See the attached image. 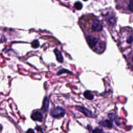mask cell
Returning a JSON list of instances; mask_svg holds the SVG:
<instances>
[{
	"label": "cell",
	"mask_w": 133,
	"mask_h": 133,
	"mask_svg": "<svg viewBox=\"0 0 133 133\" xmlns=\"http://www.w3.org/2000/svg\"><path fill=\"white\" fill-rule=\"evenodd\" d=\"M31 46L33 48H37L39 46V43L38 41L35 39L34 41H33L32 43H31Z\"/></svg>",
	"instance_id": "4fadbf2b"
},
{
	"label": "cell",
	"mask_w": 133,
	"mask_h": 133,
	"mask_svg": "<svg viewBox=\"0 0 133 133\" xmlns=\"http://www.w3.org/2000/svg\"><path fill=\"white\" fill-rule=\"evenodd\" d=\"M126 58L129 69L133 72V49L126 55Z\"/></svg>",
	"instance_id": "8992f818"
},
{
	"label": "cell",
	"mask_w": 133,
	"mask_h": 133,
	"mask_svg": "<svg viewBox=\"0 0 133 133\" xmlns=\"http://www.w3.org/2000/svg\"><path fill=\"white\" fill-rule=\"evenodd\" d=\"M26 133H35L34 129H32V128H29L26 131Z\"/></svg>",
	"instance_id": "9a60e30c"
},
{
	"label": "cell",
	"mask_w": 133,
	"mask_h": 133,
	"mask_svg": "<svg viewBox=\"0 0 133 133\" xmlns=\"http://www.w3.org/2000/svg\"><path fill=\"white\" fill-rule=\"evenodd\" d=\"M118 44L120 50L124 51L133 47V30L129 26L123 27L118 33Z\"/></svg>",
	"instance_id": "6da1fadb"
},
{
	"label": "cell",
	"mask_w": 133,
	"mask_h": 133,
	"mask_svg": "<svg viewBox=\"0 0 133 133\" xmlns=\"http://www.w3.org/2000/svg\"><path fill=\"white\" fill-rule=\"evenodd\" d=\"M83 95L84 97L87 100H91L94 98V94L90 90H86L85 91H84Z\"/></svg>",
	"instance_id": "30bf717a"
},
{
	"label": "cell",
	"mask_w": 133,
	"mask_h": 133,
	"mask_svg": "<svg viewBox=\"0 0 133 133\" xmlns=\"http://www.w3.org/2000/svg\"><path fill=\"white\" fill-rule=\"evenodd\" d=\"M49 100L48 98L46 96H45L43 99L42 107L41 108V110L43 112V113H45L48 111L49 108Z\"/></svg>",
	"instance_id": "ba28073f"
},
{
	"label": "cell",
	"mask_w": 133,
	"mask_h": 133,
	"mask_svg": "<svg viewBox=\"0 0 133 133\" xmlns=\"http://www.w3.org/2000/svg\"><path fill=\"white\" fill-rule=\"evenodd\" d=\"M75 108L77 110L81 112L82 113H83L86 117H89V118L95 117V116H94V114H92V112L90 110L85 108L84 107L81 106V105H76L75 107Z\"/></svg>",
	"instance_id": "5b68a950"
},
{
	"label": "cell",
	"mask_w": 133,
	"mask_h": 133,
	"mask_svg": "<svg viewBox=\"0 0 133 133\" xmlns=\"http://www.w3.org/2000/svg\"><path fill=\"white\" fill-rule=\"evenodd\" d=\"M55 52L56 54V57H57V59L58 61L60 62H62L63 61V57H62V55H61V53L60 52V51L57 50V49H55Z\"/></svg>",
	"instance_id": "8fae6325"
},
{
	"label": "cell",
	"mask_w": 133,
	"mask_h": 133,
	"mask_svg": "<svg viewBox=\"0 0 133 133\" xmlns=\"http://www.w3.org/2000/svg\"><path fill=\"white\" fill-rule=\"evenodd\" d=\"M83 1H87V0H83Z\"/></svg>",
	"instance_id": "e0dca14e"
},
{
	"label": "cell",
	"mask_w": 133,
	"mask_h": 133,
	"mask_svg": "<svg viewBox=\"0 0 133 133\" xmlns=\"http://www.w3.org/2000/svg\"><path fill=\"white\" fill-rule=\"evenodd\" d=\"M92 133H104L102 129L99 128L98 127H96L95 129L92 130Z\"/></svg>",
	"instance_id": "5bb4252c"
},
{
	"label": "cell",
	"mask_w": 133,
	"mask_h": 133,
	"mask_svg": "<svg viewBox=\"0 0 133 133\" xmlns=\"http://www.w3.org/2000/svg\"><path fill=\"white\" fill-rule=\"evenodd\" d=\"M35 129H36L37 130H40L41 132H42L43 133V130H42V129L41 128V127L40 126H36V127H35Z\"/></svg>",
	"instance_id": "2e32d148"
},
{
	"label": "cell",
	"mask_w": 133,
	"mask_h": 133,
	"mask_svg": "<svg viewBox=\"0 0 133 133\" xmlns=\"http://www.w3.org/2000/svg\"><path fill=\"white\" fill-rule=\"evenodd\" d=\"M98 124L102 127H107L108 128H111L113 126L112 122L109 119H105L104 121H101L99 122Z\"/></svg>",
	"instance_id": "9c48e42d"
},
{
	"label": "cell",
	"mask_w": 133,
	"mask_h": 133,
	"mask_svg": "<svg viewBox=\"0 0 133 133\" xmlns=\"http://www.w3.org/2000/svg\"><path fill=\"white\" fill-rule=\"evenodd\" d=\"M65 114V110L60 106H57L52 108L50 111V115L52 117L56 118L63 117Z\"/></svg>",
	"instance_id": "277c9868"
},
{
	"label": "cell",
	"mask_w": 133,
	"mask_h": 133,
	"mask_svg": "<svg viewBox=\"0 0 133 133\" xmlns=\"http://www.w3.org/2000/svg\"><path fill=\"white\" fill-rule=\"evenodd\" d=\"M31 118L33 121L42 122L43 119V116L41 112L38 111H36V112H33L31 114Z\"/></svg>",
	"instance_id": "52a82bcc"
},
{
	"label": "cell",
	"mask_w": 133,
	"mask_h": 133,
	"mask_svg": "<svg viewBox=\"0 0 133 133\" xmlns=\"http://www.w3.org/2000/svg\"><path fill=\"white\" fill-rule=\"evenodd\" d=\"M116 8L121 13H133V0H115Z\"/></svg>",
	"instance_id": "7a4b0ae2"
},
{
	"label": "cell",
	"mask_w": 133,
	"mask_h": 133,
	"mask_svg": "<svg viewBox=\"0 0 133 133\" xmlns=\"http://www.w3.org/2000/svg\"><path fill=\"white\" fill-rule=\"evenodd\" d=\"M74 7L76 10H81L83 8V4L81 2L77 1L74 4Z\"/></svg>",
	"instance_id": "7c38bea8"
},
{
	"label": "cell",
	"mask_w": 133,
	"mask_h": 133,
	"mask_svg": "<svg viewBox=\"0 0 133 133\" xmlns=\"http://www.w3.org/2000/svg\"><path fill=\"white\" fill-rule=\"evenodd\" d=\"M103 19L108 28L112 29L116 24L117 18L113 10L111 8H107L102 11Z\"/></svg>",
	"instance_id": "3957f363"
}]
</instances>
